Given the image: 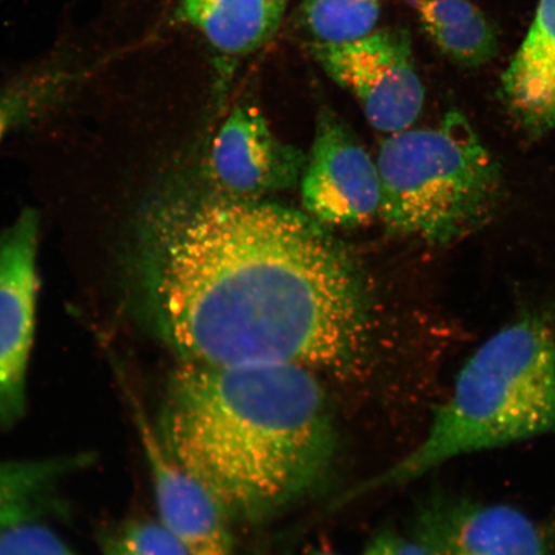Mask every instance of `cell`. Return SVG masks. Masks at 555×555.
I'll return each instance as SVG.
<instances>
[{"mask_svg":"<svg viewBox=\"0 0 555 555\" xmlns=\"http://www.w3.org/2000/svg\"><path fill=\"white\" fill-rule=\"evenodd\" d=\"M137 237L139 304L179 363L294 364L346 382L366 373L374 318L362 273L309 215L169 197Z\"/></svg>","mask_w":555,"mask_h":555,"instance_id":"cell-1","label":"cell"},{"mask_svg":"<svg viewBox=\"0 0 555 555\" xmlns=\"http://www.w3.org/2000/svg\"><path fill=\"white\" fill-rule=\"evenodd\" d=\"M154 426L172 461L247 524L319 490L337 456L327 388L294 364L179 363Z\"/></svg>","mask_w":555,"mask_h":555,"instance_id":"cell-2","label":"cell"},{"mask_svg":"<svg viewBox=\"0 0 555 555\" xmlns=\"http://www.w3.org/2000/svg\"><path fill=\"white\" fill-rule=\"evenodd\" d=\"M553 433L555 335L541 319H520L463 365L420 446L357 492L404 485L456 456Z\"/></svg>","mask_w":555,"mask_h":555,"instance_id":"cell-3","label":"cell"},{"mask_svg":"<svg viewBox=\"0 0 555 555\" xmlns=\"http://www.w3.org/2000/svg\"><path fill=\"white\" fill-rule=\"evenodd\" d=\"M379 218L392 232L447 245L483 224L501 170L460 111L436 128L387 135L376 159Z\"/></svg>","mask_w":555,"mask_h":555,"instance_id":"cell-4","label":"cell"},{"mask_svg":"<svg viewBox=\"0 0 555 555\" xmlns=\"http://www.w3.org/2000/svg\"><path fill=\"white\" fill-rule=\"evenodd\" d=\"M309 51L333 81L356 96L372 127L390 135L418 119L425 88L404 30L373 31L349 43H311Z\"/></svg>","mask_w":555,"mask_h":555,"instance_id":"cell-5","label":"cell"},{"mask_svg":"<svg viewBox=\"0 0 555 555\" xmlns=\"http://www.w3.org/2000/svg\"><path fill=\"white\" fill-rule=\"evenodd\" d=\"M39 219L26 210L0 233V427L23 418L39 293Z\"/></svg>","mask_w":555,"mask_h":555,"instance_id":"cell-6","label":"cell"},{"mask_svg":"<svg viewBox=\"0 0 555 555\" xmlns=\"http://www.w3.org/2000/svg\"><path fill=\"white\" fill-rule=\"evenodd\" d=\"M300 183L305 211L319 224L357 228L379 217L377 163L330 107L319 111Z\"/></svg>","mask_w":555,"mask_h":555,"instance_id":"cell-7","label":"cell"},{"mask_svg":"<svg viewBox=\"0 0 555 555\" xmlns=\"http://www.w3.org/2000/svg\"><path fill=\"white\" fill-rule=\"evenodd\" d=\"M307 156L283 142L251 102L235 104L215 135L207 173L218 196L262 201L300 182Z\"/></svg>","mask_w":555,"mask_h":555,"instance_id":"cell-8","label":"cell"},{"mask_svg":"<svg viewBox=\"0 0 555 555\" xmlns=\"http://www.w3.org/2000/svg\"><path fill=\"white\" fill-rule=\"evenodd\" d=\"M415 540L431 555H552L543 532L524 512L463 499L428 504Z\"/></svg>","mask_w":555,"mask_h":555,"instance_id":"cell-9","label":"cell"},{"mask_svg":"<svg viewBox=\"0 0 555 555\" xmlns=\"http://www.w3.org/2000/svg\"><path fill=\"white\" fill-rule=\"evenodd\" d=\"M131 404L154 483L158 519L189 555H233L231 518L203 485L172 461L154 423L134 400Z\"/></svg>","mask_w":555,"mask_h":555,"instance_id":"cell-10","label":"cell"},{"mask_svg":"<svg viewBox=\"0 0 555 555\" xmlns=\"http://www.w3.org/2000/svg\"><path fill=\"white\" fill-rule=\"evenodd\" d=\"M282 0H180L179 17L204 35L217 53L218 95L241 60L266 46L281 25Z\"/></svg>","mask_w":555,"mask_h":555,"instance_id":"cell-11","label":"cell"},{"mask_svg":"<svg viewBox=\"0 0 555 555\" xmlns=\"http://www.w3.org/2000/svg\"><path fill=\"white\" fill-rule=\"evenodd\" d=\"M502 87L506 106L527 133L538 137L555 129V0H540Z\"/></svg>","mask_w":555,"mask_h":555,"instance_id":"cell-12","label":"cell"},{"mask_svg":"<svg viewBox=\"0 0 555 555\" xmlns=\"http://www.w3.org/2000/svg\"><path fill=\"white\" fill-rule=\"evenodd\" d=\"M92 463L90 454L0 461V533L21 520L43 517L55 505L61 483Z\"/></svg>","mask_w":555,"mask_h":555,"instance_id":"cell-13","label":"cell"},{"mask_svg":"<svg viewBox=\"0 0 555 555\" xmlns=\"http://www.w3.org/2000/svg\"><path fill=\"white\" fill-rule=\"evenodd\" d=\"M423 29L457 65L477 67L498 53V38L485 13L469 0H413Z\"/></svg>","mask_w":555,"mask_h":555,"instance_id":"cell-14","label":"cell"},{"mask_svg":"<svg viewBox=\"0 0 555 555\" xmlns=\"http://www.w3.org/2000/svg\"><path fill=\"white\" fill-rule=\"evenodd\" d=\"M385 0H305L300 26L312 43L343 44L376 29Z\"/></svg>","mask_w":555,"mask_h":555,"instance_id":"cell-15","label":"cell"},{"mask_svg":"<svg viewBox=\"0 0 555 555\" xmlns=\"http://www.w3.org/2000/svg\"><path fill=\"white\" fill-rule=\"evenodd\" d=\"M102 555H189L157 519H133L104 533Z\"/></svg>","mask_w":555,"mask_h":555,"instance_id":"cell-16","label":"cell"},{"mask_svg":"<svg viewBox=\"0 0 555 555\" xmlns=\"http://www.w3.org/2000/svg\"><path fill=\"white\" fill-rule=\"evenodd\" d=\"M0 555H76L41 517L21 520L0 533Z\"/></svg>","mask_w":555,"mask_h":555,"instance_id":"cell-17","label":"cell"},{"mask_svg":"<svg viewBox=\"0 0 555 555\" xmlns=\"http://www.w3.org/2000/svg\"><path fill=\"white\" fill-rule=\"evenodd\" d=\"M364 555H431L418 540L398 535L392 531L379 533L367 545Z\"/></svg>","mask_w":555,"mask_h":555,"instance_id":"cell-18","label":"cell"},{"mask_svg":"<svg viewBox=\"0 0 555 555\" xmlns=\"http://www.w3.org/2000/svg\"><path fill=\"white\" fill-rule=\"evenodd\" d=\"M20 103L13 100L0 101V141L9 133L21 114Z\"/></svg>","mask_w":555,"mask_h":555,"instance_id":"cell-19","label":"cell"},{"mask_svg":"<svg viewBox=\"0 0 555 555\" xmlns=\"http://www.w3.org/2000/svg\"><path fill=\"white\" fill-rule=\"evenodd\" d=\"M310 555H337V554H333L331 552H324V551H317L314 553H311Z\"/></svg>","mask_w":555,"mask_h":555,"instance_id":"cell-20","label":"cell"},{"mask_svg":"<svg viewBox=\"0 0 555 555\" xmlns=\"http://www.w3.org/2000/svg\"><path fill=\"white\" fill-rule=\"evenodd\" d=\"M282 2H287V0H282Z\"/></svg>","mask_w":555,"mask_h":555,"instance_id":"cell-21","label":"cell"}]
</instances>
